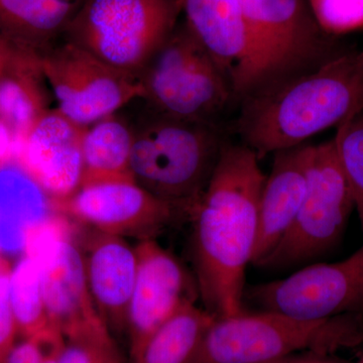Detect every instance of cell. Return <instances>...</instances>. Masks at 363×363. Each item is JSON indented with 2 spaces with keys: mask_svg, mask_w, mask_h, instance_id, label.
<instances>
[{
  "mask_svg": "<svg viewBox=\"0 0 363 363\" xmlns=\"http://www.w3.org/2000/svg\"><path fill=\"white\" fill-rule=\"evenodd\" d=\"M38 57L56 108L83 128L117 113L140 96L138 79L64 38Z\"/></svg>",
  "mask_w": 363,
  "mask_h": 363,
  "instance_id": "cell-8",
  "label": "cell"
},
{
  "mask_svg": "<svg viewBox=\"0 0 363 363\" xmlns=\"http://www.w3.org/2000/svg\"><path fill=\"white\" fill-rule=\"evenodd\" d=\"M26 255L39 264L43 297L50 323L64 336L104 323L86 278L82 252L57 215L30 231Z\"/></svg>",
  "mask_w": 363,
  "mask_h": 363,
  "instance_id": "cell-10",
  "label": "cell"
},
{
  "mask_svg": "<svg viewBox=\"0 0 363 363\" xmlns=\"http://www.w3.org/2000/svg\"><path fill=\"white\" fill-rule=\"evenodd\" d=\"M81 4L67 0H0V35L39 56L63 39Z\"/></svg>",
  "mask_w": 363,
  "mask_h": 363,
  "instance_id": "cell-20",
  "label": "cell"
},
{
  "mask_svg": "<svg viewBox=\"0 0 363 363\" xmlns=\"http://www.w3.org/2000/svg\"><path fill=\"white\" fill-rule=\"evenodd\" d=\"M130 124L135 183L192 216L225 143L216 124L182 121L147 108Z\"/></svg>",
  "mask_w": 363,
  "mask_h": 363,
  "instance_id": "cell-3",
  "label": "cell"
},
{
  "mask_svg": "<svg viewBox=\"0 0 363 363\" xmlns=\"http://www.w3.org/2000/svg\"><path fill=\"white\" fill-rule=\"evenodd\" d=\"M6 266V262H4V259H0V269H2V267H4Z\"/></svg>",
  "mask_w": 363,
  "mask_h": 363,
  "instance_id": "cell-32",
  "label": "cell"
},
{
  "mask_svg": "<svg viewBox=\"0 0 363 363\" xmlns=\"http://www.w3.org/2000/svg\"><path fill=\"white\" fill-rule=\"evenodd\" d=\"M9 301L18 331L26 339H42L59 330L50 323L37 260L23 255L9 274Z\"/></svg>",
  "mask_w": 363,
  "mask_h": 363,
  "instance_id": "cell-23",
  "label": "cell"
},
{
  "mask_svg": "<svg viewBox=\"0 0 363 363\" xmlns=\"http://www.w3.org/2000/svg\"><path fill=\"white\" fill-rule=\"evenodd\" d=\"M357 327L340 317L302 320L264 311L216 317L186 363H267L302 350L325 353L357 344Z\"/></svg>",
  "mask_w": 363,
  "mask_h": 363,
  "instance_id": "cell-4",
  "label": "cell"
},
{
  "mask_svg": "<svg viewBox=\"0 0 363 363\" xmlns=\"http://www.w3.org/2000/svg\"><path fill=\"white\" fill-rule=\"evenodd\" d=\"M267 363H336L332 362H327V360L322 359H290V358H283V359L276 360V362Z\"/></svg>",
  "mask_w": 363,
  "mask_h": 363,
  "instance_id": "cell-30",
  "label": "cell"
},
{
  "mask_svg": "<svg viewBox=\"0 0 363 363\" xmlns=\"http://www.w3.org/2000/svg\"><path fill=\"white\" fill-rule=\"evenodd\" d=\"M215 316L188 300L157 329L133 363H186Z\"/></svg>",
  "mask_w": 363,
  "mask_h": 363,
  "instance_id": "cell-22",
  "label": "cell"
},
{
  "mask_svg": "<svg viewBox=\"0 0 363 363\" xmlns=\"http://www.w3.org/2000/svg\"><path fill=\"white\" fill-rule=\"evenodd\" d=\"M133 133L118 112L86 128L82 142L80 187L133 181L130 169Z\"/></svg>",
  "mask_w": 363,
  "mask_h": 363,
  "instance_id": "cell-21",
  "label": "cell"
},
{
  "mask_svg": "<svg viewBox=\"0 0 363 363\" xmlns=\"http://www.w3.org/2000/svg\"><path fill=\"white\" fill-rule=\"evenodd\" d=\"M9 274L7 264L0 269V363H6L18 332L9 301Z\"/></svg>",
  "mask_w": 363,
  "mask_h": 363,
  "instance_id": "cell-27",
  "label": "cell"
},
{
  "mask_svg": "<svg viewBox=\"0 0 363 363\" xmlns=\"http://www.w3.org/2000/svg\"><path fill=\"white\" fill-rule=\"evenodd\" d=\"M67 1L76 2V4H83L85 0H67Z\"/></svg>",
  "mask_w": 363,
  "mask_h": 363,
  "instance_id": "cell-33",
  "label": "cell"
},
{
  "mask_svg": "<svg viewBox=\"0 0 363 363\" xmlns=\"http://www.w3.org/2000/svg\"><path fill=\"white\" fill-rule=\"evenodd\" d=\"M14 138L6 124L0 121V162L14 157Z\"/></svg>",
  "mask_w": 363,
  "mask_h": 363,
  "instance_id": "cell-29",
  "label": "cell"
},
{
  "mask_svg": "<svg viewBox=\"0 0 363 363\" xmlns=\"http://www.w3.org/2000/svg\"><path fill=\"white\" fill-rule=\"evenodd\" d=\"M138 81V100L147 109L182 121L215 123L233 96L228 81L186 23H178Z\"/></svg>",
  "mask_w": 363,
  "mask_h": 363,
  "instance_id": "cell-6",
  "label": "cell"
},
{
  "mask_svg": "<svg viewBox=\"0 0 363 363\" xmlns=\"http://www.w3.org/2000/svg\"><path fill=\"white\" fill-rule=\"evenodd\" d=\"M9 49V42H6V40L0 35V66H1L2 62H4V58H6Z\"/></svg>",
  "mask_w": 363,
  "mask_h": 363,
  "instance_id": "cell-31",
  "label": "cell"
},
{
  "mask_svg": "<svg viewBox=\"0 0 363 363\" xmlns=\"http://www.w3.org/2000/svg\"><path fill=\"white\" fill-rule=\"evenodd\" d=\"M191 32L227 79L233 96L255 90L257 55L238 0H182Z\"/></svg>",
  "mask_w": 363,
  "mask_h": 363,
  "instance_id": "cell-13",
  "label": "cell"
},
{
  "mask_svg": "<svg viewBox=\"0 0 363 363\" xmlns=\"http://www.w3.org/2000/svg\"><path fill=\"white\" fill-rule=\"evenodd\" d=\"M44 357L43 344L35 339L14 345L7 357L6 363H42Z\"/></svg>",
  "mask_w": 363,
  "mask_h": 363,
  "instance_id": "cell-28",
  "label": "cell"
},
{
  "mask_svg": "<svg viewBox=\"0 0 363 363\" xmlns=\"http://www.w3.org/2000/svg\"><path fill=\"white\" fill-rule=\"evenodd\" d=\"M52 207L100 233L140 240L155 238L182 213L133 181L80 187L68 197L52 199Z\"/></svg>",
  "mask_w": 363,
  "mask_h": 363,
  "instance_id": "cell-12",
  "label": "cell"
},
{
  "mask_svg": "<svg viewBox=\"0 0 363 363\" xmlns=\"http://www.w3.org/2000/svg\"><path fill=\"white\" fill-rule=\"evenodd\" d=\"M245 145L224 143L193 212V255L203 308L215 317L242 312L245 274L259 230V198L267 176Z\"/></svg>",
  "mask_w": 363,
  "mask_h": 363,
  "instance_id": "cell-1",
  "label": "cell"
},
{
  "mask_svg": "<svg viewBox=\"0 0 363 363\" xmlns=\"http://www.w3.org/2000/svg\"><path fill=\"white\" fill-rule=\"evenodd\" d=\"M362 112L363 52H350L253 91L242 99L235 128L262 159Z\"/></svg>",
  "mask_w": 363,
  "mask_h": 363,
  "instance_id": "cell-2",
  "label": "cell"
},
{
  "mask_svg": "<svg viewBox=\"0 0 363 363\" xmlns=\"http://www.w3.org/2000/svg\"><path fill=\"white\" fill-rule=\"evenodd\" d=\"M238 1L257 50V80L253 91L330 59L325 57L331 50L330 35L318 25L307 0Z\"/></svg>",
  "mask_w": 363,
  "mask_h": 363,
  "instance_id": "cell-9",
  "label": "cell"
},
{
  "mask_svg": "<svg viewBox=\"0 0 363 363\" xmlns=\"http://www.w3.org/2000/svg\"><path fill=\"white\" fill-rule=\"evenodd\" d=\"M56 215L51 196L16 157L0 162V255H23L30 231Z\"/></svg>",
  "mask_w": 363,
  "mask_h": 363,
  "instance_id": "cell-18",
  "label": "cell"
},
{
  "mask_svg": "<svg viewBox=\"0 0 363 363\" xmlns=\"http://www.w3.org/2000/svg\"><path fill=\"white\" fill-rule=\"evenodd\" d=\"M86 278L98 314L109 331L128 333L138 255L124 238L95 230L82 250Z\"/></svg>",
  "mask_w": 363,
  "mask_h": 363,
  "instance_id": "cell-16",
  "label": "cell"
},
{
  "mask_svg": "<svg viewBox=\"0 0 363 363\" xmlns=\"http://www.w3.org/2000/svg\"><path fill=\"white\" fill-rule=\"evenodd\" d=\"M307 173L305 197L295 221L259 267L305 264L333 247L343 233L354 202L335 138L309 145Z\"/></svg>",
  "mask_w": 363,
  "mask_h": 363,
  "instance_id": "cell-7",
  "label": "cell"
},
{
  "mask_svg": "<svg viewBox=\"0 0 363 363\" xmlns=\"http://www.w3.org/2000/svg\"><path fill=\"white\" fill-rule=\"evenodd\" d=\"M264 311L325 320L363 307V245L345 259L314 264L247 291Z\"/></svg>",
  "mask_w": 363,
  "mask_h": 363,
  "instance_id": "cell-11",
  "label": "cell"
},
{
  "mask_svg": "<svg viewBox=\"0 0 363 363\" xmlns=\"http://www.w3.org/2000/svg\"><path fill=\"white\" fill-rule=\"evenodd\" d=\"M309 145L274 152L271 173L259 198V230L252 264L259 266L288 233L307 188Z\"/></svg>",
  "mask_w": 363,
  "mask_h": 363,
  "instance_id": "cell-17",
  "label": "cell"
},
{
  "mask_svg": "<svg viewBox=\"0 0 363 363\" xmlns=\"http://www.w3.org/2000/svg\"><path fill=\"white\" fill-rule=\"evenodd\" d=\"M51 93L38 55L9 44L0 66V121L14 142L51 109Z\"/></svg>",
  "mask_w": 363,
  "mask_h": 363,
  "instance_id": "cell-19",
  "label": "cell"
},
{
  "mask_svg": "<svg viewBox=\"0 0 363 363\" xmlns=\"http://www.w3.org/2000/svg\"><path fill=\"white\" fill-rule=\"evenodd\" d=\"M357 363H363V357Z\"/></svg>",
  "mask_w": 363,
  "mask_h": 363,
  "instance_id": "cell-34",
  "label": "cell"
},
{
  "mask_svg": "<svg viewBox=\"0 0 363 363\" xmlns=\"http://www.w3.org/2000/svg\"><path fill=\"white\" fill-rule=\"evenodd\" d=\"M334 138L363 231V112L340 124Z\"/></svg>",
  "mask_w": 363,
  "mask_h": 363,
  "instance_id": "cell-24",
  "label": "cell"
},
{
  "mask_svg": "<svg viewBox=\"0 0 363 363\" xmlns=\"http://www.w3.org/2000/svg\"><path fill=\"white\" fill-rule=\"evenodd\" d=\"M85 130L55 107L14 142V157L52 199L68 197L80 186Z\"/></svg>",
  "mask_w": 363,
  "mask_h": 363,
  "instance_id": "cell-15",
  "label": "cell"
},
{
  "mask_svg": "<svg viewBox=\"0 0 363 363\" xmlns=\"http://www.w3.org/2000/svg\"><path fill=\"white\" fill-rule=\"evenodd\" d=\"M182 13V0H85L64 39L138 79Z\"/></svg>",
  "mask_w": 363,
  "mask_h": 363,
  "instance_id": "cell-5",
  "label": "cell"
},
{
  "mask_svg": "<svg viewBox=\"0 0 363 363\" xmlns=\"http://www.w3.org/2000/svg\"><path fill=\"white\" fill-rule=\"evenodd\" d=\"M59 363H123L112 333L104 323L64 336Z\"/></svg>",
  "mask_w": 363,
  "mask_h": 363,
  "instance_id": "cell-25",
  "label": "cell"
},
{
  "mask_svg": "<svg viewBox=\"0 0 363 363\" xmlns=\"http://www.w3.org/2000/svg\"><path fill=\"white\" fill-rule=\"evenodd\" d=\"M315 20L329 35L363 28V0H307Z\"/></svg>",
  "mask_w": 363,
  "mask_h": 363,
  "instance_id": "cell-26",
  "label": "cell"
},
{
  "mask_svg": "<svg viewBox=\"0 0 363 363\" xmlns=\"http://www.w3.org/2000/svg\"><path fill=\"white\" fill-rule=\"evenodd\" d=\"M135 252L138 271L128 321L131 362L159 327L186 301L194 300L185 269L155 238L140 240Z\"/></svg>",
  "mask_w": 363,
  "mask_h": 363,
  "instance_id": "cell-14",
  "label": "cell"
}]
</instances>
